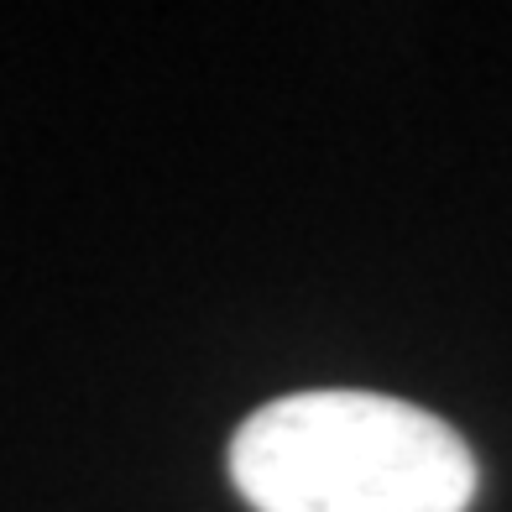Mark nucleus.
<instances>
[{
	"label": "nucleus",
	"mask_w": 512,
	"mask_h": 512,
	"mask_svg": "<svg viewBox=\"0 0 512 512\" xmlns=\"http://www.w3.org/2000/svg\"><path fill=\"white\" fill-rule=\"evenodd\" d=\"M230 476L256 512H465L476 497V460L445 418L351 387L256 408Z\"/></svg>",
	"instance_id": "nucleus-1"
}]
</instances>
